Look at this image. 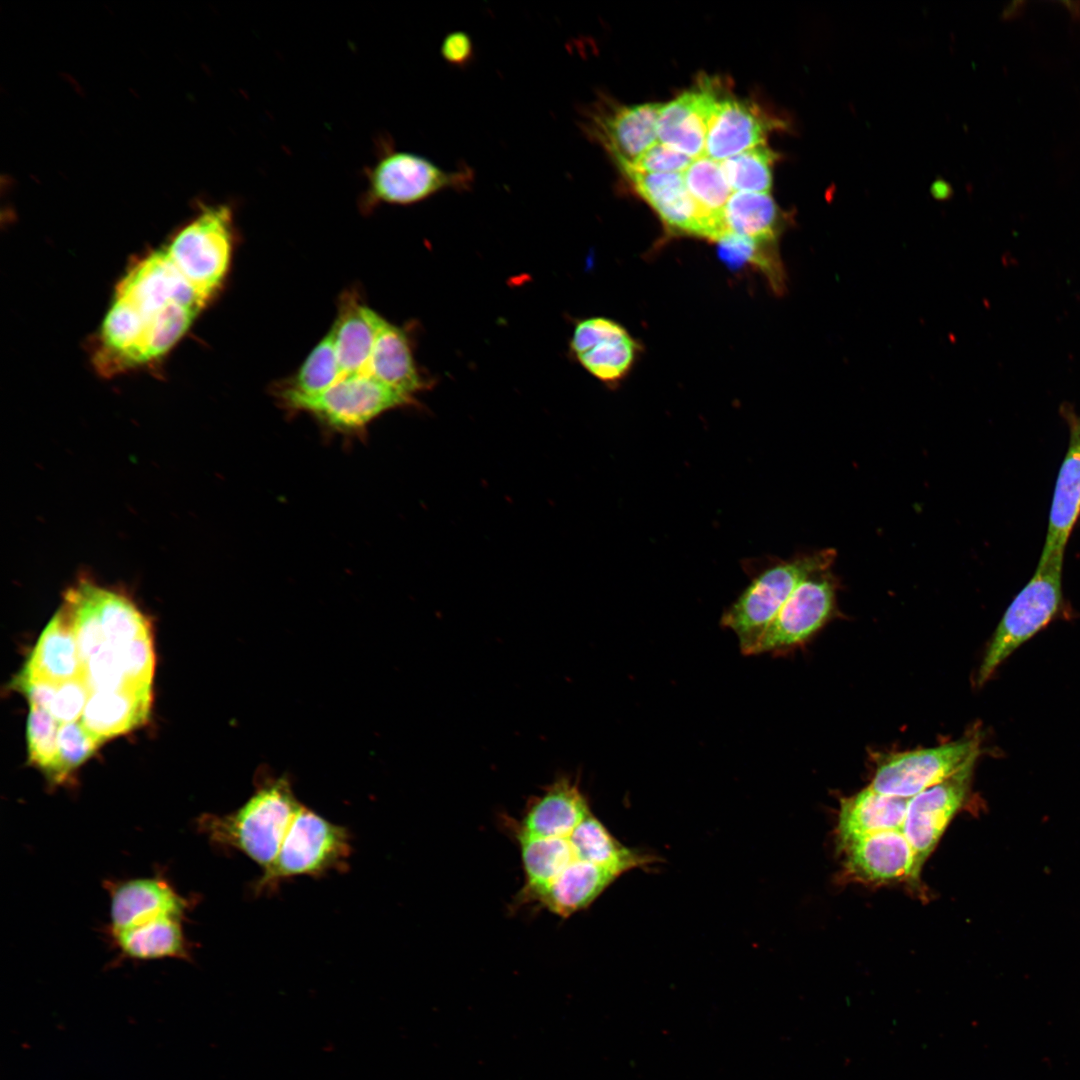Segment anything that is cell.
I'll list each match as a JSON object with an SVG mask.
<instances>
[{"mask_svg": "<svg viewBox=\"0 0 1080 1080\" xmlns=\"http://www.w3.org/2000/svg\"><path fill=\"white\" fill-rule=\"evenodd\" d=\"M209 300L164 247L147 255L119 282L97 338V370L112 376L160 359Z\"/></svg>", "mask_w": 1080, "mask_h": 1080, "instance_id": "1", "label": "cell"}, {"mask_svg": "<svg viewBox=\"0 0 1080 1080\" xmlns=\"http://www.w3.org/2000/svg\"><path fill=\"white\" fill-rule=\"evenodd\" d=\"M300 806L285 777H264L240 808L201 816L197 826L215 847L240 852L263 870L276 857Z\"/></svg>", "mask_w": 1080, "mask_h": 1080, "instance_id": "2", "label": "cell"}, {"mask_svg": "<svg viewBox=\"0 0 1080 1080\" xmlns=\"http://www.w3.org/2000/svg\"><path fill=\"white\" fill-rule=\"evenodd\" d=\"M364 178L360 208L369 212L381 204L410 205L447 189H470L474 173L467 166L446 170L422 155L397 150L390 139L382 138Z\"/></svg>", "mask_w": 1080, "mask_h": 1080, "instance_id": "3", "label": "cell"}, {"mask_svg": "<svg viewBox=\"0 0 1080 1080\" xmlns=\"http://www.w3.org/2000/svg\"><path fill=\"white\" fill-rule=\"evenodd\" d=\"M352 853L351 834L301 805L296 812L272 863L254 882L255 894L272 892L289 879L319 877L345 870Z\"/></svg>", "mask_w": 1080, "mask_h": 1080, "instance_id": "4", "label": "cell"}, {"mask_svg": "<svg viewBox=\"0 0 1080 1080\" xmlns=\"http://www.w3.org/2000/svg\"><path fill=\"white\" fill-rule=\"evenodd\" d=\"M1063 563L1064 554L1040 557L1031 579L1008 606L994 632L978 669V686L985 684L1006 658L1061 611Z\"/></svg>", "mask_w": 1080, "mask_h": 1080, "instance_id": "5", "label": "cell"}, {"mask_svg": "<svg viewBox=\"0 0 1080 1080\" xmlns=\"http://www.w3.org/2000/svg\"><path fill=\"white\" fill-rule=\"evenodd\" d=\"M835 559L834 549H822L779 563L752 581L721 621L736 634L745 655H749L794 589L809 576L830 570Z\"/></svg>", "mask_w": 1080, "mask_h": 1080, "instance_id": "6", "label": "cell"}, {"mask_svg": "<svg viewBox=\"0 0 1080 1080\" xmlns=\"http://www.w3.org/2000/svg\"><path fill=\"white\" fill-rule=\"evenodd\" d=\"M292 411L313 416L327 429L347 435L361 434L385 412L408 406L414 399L382 384L370 376H347L314 396L279 399Z\"/></svg>", "mask_w": 1080, "mask_h": 1080, "instance_id": "7", "label": "cell"}, {"mask_svg": "<svg viewBox=\"0 0 1080 1080\" xmlns=\"http://www.w3.org/2000/svg\"><path fill=\"white\" fill-rule=\"evenodd\" d=\"M234 228L231 206L208 205L164 246L176 265L209 299L222 287L228 273Z\"/></svg>", "mask_w": 1080, "mask_h": 1080, "instance_id": "8", "label": "cell"}, {"mask_svg": "<svg viewBox=\"0 0 1080 1080\" xmlns=\"http://www.w3.org/2000/svg\"><path fill=\"white\" fill-rule=\"evenodd\" d=\"M979 753V737L972 735L936 747L890 754L879 762L870 787L909 799L977 760Z\"/></svg>", "mask_w": 1080, "mask_h": 1080, "instance_id": "9", "label": "cell"}, {"mask_svg": "<svg viewBox=\"0 0 1080 1080\" xmlns=\"http://www.w3.org/2000/svg\"><path fill=\"white\" fill-rule=\"evenodd\" d=\"M661 107L659 103L624 105L600 96L584 110L581 128L621 170L658 142Z\"/></svg>", "mask_w": 1080, "mask_h": 1080, "instance_id": "10", "label": "cell"}, {"mask_svg": "<svg viewBox=\"0 0 1080 1080\" xmlns=\"http://www.w3.org/2000/svg\"><path fill=\"white\" fill-rule=\"evenodd\" d=\"M621 173L671 232L715 241L727 233L724 216L711 215L700 207L687 189L683 172Z\"/></svg>", "mask_w": 1080, "mask_h": 1080, "instance_id": "11", "label": "cell"}, {"mask_svg": "<svg viewBox=\"0 0 1080 1080\" xmlns=\"http://www.w3.org/2000/svg\"><path fill=\"white\" fill-rule=\"evenodd\" d=\"M835 582L830 570L815 573L792 592L749 655L773 652L803 642L831 615Z\"/></svg>", "mask_w": 1080, "mask_h": 1080, "instance_id": "12", "label": "cell"}, {"mask_svg": "<svg viewBox=\"0 0 1080 1080\" xmlns=\"http://www.w3.org/2000/svg\"><path fill=\"white\" fill-rule=\"evenodd\" d=\"M976 761L909 798L902 832L914 850L919 872L966 800Z\"/></svg>", "mask_w": 1080, "mask_h": 1080, "instance_id": "13", "label": "cell"}, {"mask_svg": "<svg viewBox=\"0 0 1080 1080\" xmlns=\"http://www.w3.org/2000/svg\"><path fill=\"white\" fill-rule=\"evenodd\" d=\"M570 350L592 376L616 384L630 372L639 345L616 321L592 317L576 324Z\"/></svg>", "mask_w": 1080, "mask_h": 1080, "instance_id": "14", "label": "cell"}, {"mask_svg": "<svg viewBox=\"0 0 1080 1080\" xmlns=\"http://www.w3.org/2000/svg\"><path fill=\"white\" fill-rule=\"evenodd\" d=\"M722 88L719 80L703 78L697 86L662 105L657 121L658 142L692 159L704 156L709 122Z\"/></svg>", "mask_w": 1080, "mask_h": 1080, "instance_id": "15", "label": "cell"}, {"mask_svg": "<svg viewBox=\"0 0 1080 1080\" xmlns=\"http://www.w3.org/2000/svg\"><path fill=\"white\" fill-rule=\"evenodd\" d=\"M783 127L756 104L739 99L722 88L709 122L705 155L723 161L755 146L766 144L768 134Z\"/></svg>", "mask_w": 1080, "mask_h": 1080, "instance_id": "16", "label": "cell"}, {"mask_svg": "<svg viewBox=\"0 0 1080 1080\" xmlns=\"http://www.w3.org/2000/svg\"><path fill=\"white\" fill-rule=\"evenodd\" d=\"M846 871L871 884L917 881L916 856L902 830H888L859 838L841 849Z\"/></svg>", "mask_w": 1080, "mask_h": 1080, "instance_id": "17", "label": "cell"}, {"mask_svg": "<svg viewBox=\"0 0 1080 1080\" xmlns=\"http://www.w3.org/2000/svg\"><path fill=\"white\" fill-rule=\"evenodd\" d=\"M1069 429L1068 447L1054 487L1048 528L1040 557L1064 554L1080 519V415L1064 402L1059 409Z\"/></svg>", "mask_w": 1080, "mask_h": 1080, "instance_id": "18", "label": "cell"}, {"mask_svg": "<svg viewBox=\"0 0 1080 1080\" xmlns=\"http://www.w3.org/2000/svg\"><path fill=\"white\" fill-rule=\"evenodd\" d=\"M591 813L576 780L570 776H560L546 786L540 795L528 801L521 820L514 825V836H569Z\"/></svg>", "mask_w": 1080, "mask_h": 1080, "instance_id": "19", "label": "cell"}, {"mask_svg": "<svg viewBox=\"0 0 1080 1080\" xmlns=\"http://www.w3.org/2000/svg\"><path fill=\"white\" fill-rule=\"evenodd\" d=\"M111 932L164 916L185 918L190 903L161 877L128 880L110 887Z\"/></svg>", "mask_w": 1080, "mask_h": 1080, "instance_id": "20", "label": "cell"}, {"mask_svg": "<svg viewBox=\"0 0 1080 1080\" xmlns=\"http://www.w3.org/2000/svg\"><path fill=\"white\" fill-rule=\"evenodd\" d=\"M382 316L361 301L352 291L338 303L331 330L340 378L371 376L370 360Z\"/></svg>", "mask_w": 1080, "mask_h": 1080, "instance_id": "21", "label": "cell"}, {"mask_svg": "<svg viewBox=\"0 0 1080 1080\" xmlns=\"http://www.w3.org/2000/svg\"><path fill=\"white\" fill-rule=\"evenodd\" d=\"M908 801L877 792L870 786L843 798L836 827L839 848L871 834L902 830Z\"/></svg>", "mask_w": 1080, "mask_h": 1080, "instance_id": "22", "label": "cell"}, {"mask_svg": "<svg viewBox=\"0 0 1080 1080\" xmlns=\"http://www.w3.org/2000/svg\"><path fill=\"white\" fill-rule=\"evenodd\" d=\"M21 672L56 684L83 678L72 618L63 604L43 630Z\"/></svg>", "mask_w": 1080, "mask_h": 1080, "instance_id": "23", "label": "cell"}, {"mask_svg": "<svg viewBox=\"0 0 1080 1080\" xmlns=\"http://www.w3.org/2000/svg\"><path fill=\"white\" fill-rule=\"evenodd\" d=\"M371 376L414 399L426 381L414 360L406 332L382 317L370 360Z\"/></svg>", "mask_w": 1080, "mask_h": 1080, "instance_id": "24", "label": "cell"}, {"mask_svg": "<svg viewBox=\"0 0 1080 1080\" xmlns=\"http://www.w3.org/2000/svg\"><path fill=\"white\" fill-rule=\"evenodd\" d=\"M617 875L593 863H571L532 902L551 913L567 918L588 908L616 879Z\"/></svg>", "mask_w": 1080, "mask_h": 1080, "instance_id": "25", "label": "cell"}, {"mask_svg": "<svg viewBox=\"0 0 1080 1080\" xmlns=\"http://www.w3.org/2000/svg\"><path fill=\"white\" fill-rule=\"evenodd\" d=\"M151 703V691L92 692L79 721L103 742L143 724L149 716Z\"/></svg>", "mask_w": 1080, "mask_h": 1080, "instance_id": "26", "label": "cell"}, {"mask_svg": "<svg viewBox=\"0 0 1080 1080\" xmlns=\"http://www.w3.org/2000/svg\"><path fill=\"white\" fill-rule=\"evenodd\" d=\"M579 860L603 867L618 877L658 862L655 855L621 844L592 813L569 836Z\"/></svg>", "mask_w": 1080, "mask_h": 1080, "instance_id": "27", "label": "cell"}, {"mask_svg": "<svg viewBox=\"0 0 1080 1080\" xmlns=\"http://www.w3.org/2000/svg\"><path fill=\"white\" fill-rule=\"evenodd\" d=\"M569 836L515 837L525 875L524 885L516 897L518 904H532L571 863L579 860Z\"/></svg>", "mask_w": 1080, "mask_h": 1080, "instance_id": "28", "label": "cell"}, {"mask_svg": "<svg viewBox=\"0 0 1080 1080\" xmlns=\"http://www.w3.org/2000/svg\"><path fill=\"white\" fill-rule=\"evenodd\" d=\"M183 919L164 916L113 932L112 935L120 952L131 959H189V943L184 934Z\"/></svg>", "mask_w": 1080, "mask_h": 1080, "instance_id": "29", "label": "cell"}, {"mask_svg": "<svg viewBox=\"0 0 1080 1080\" xmlns=\"http://www.w3.org/2000/svg\"><path fill=\"white\" fill-rule=\"evenodd\" d=\"M727 232L776 244L785 219L770 193L733 192L723 210Z\"/></svg>", "mask_w": 1080, "mask_h": 1080, "instance_id": "30", "label": "cell"}, {"mask_svg": "<svg viewBox=\"0 0 1080 1080\" xmlns=\"http://www.w3.org/2000/svg\"><path fill=\"white\" fill-rule=\"evenodd\" d=\"M98 614L105 642L122 645L150 634V625L125 595L96 585Z\"/></svg>", "mask_w": 1080, "mask_h": 1080, "instance_id": "31", "label": "cell"}, {"mask_svg": "<svg viewBox=\"0 0 1080 1080\" xmlns=\"http://www.w3.org/2000/svg\"><path fill=\"white\" fill-rule=\"evenodd\" d=\"M720 256L729 264H749L759 269L776 293L785 288V271L776 244H768L734 233H726L718 241Z\"/></svg>", "mask_w": 1080, "mask_h": 1080, "instance_id": "32", "label": "cell"}, {"mask_svg": "<svg viewBox=\"0 0 1080 1080\" xmlns=\"http://www.w3.org/2000/svg\"><path fill=\"white\" fill-rule=\"evenodd\" d=\"M777 154L761 144L721 161L733 192L770 193Z\"/></svg>", "mask_w": 1080, "mask_h": 1080, "instance_id": "33", "label": "cell"}, {"mask_svg": "<svg viewBox=\"0 0 1080 1080\" xmlns=\"http://www.w3.org/2000/svg\"><path fill=\"white\" fill-rule=\"evenodd\" d=\"M688 191L707 213L723 217L724 207L733 191L721 163L706 155L694 159L683 172Z\"/></svg>", "mask_w": 1080, "mask_h": 1080, "instance_id": "34", "label": "cell"}, {"mask_svg": "<svg viewBox=\"0 0 1080 1080\" xmlns=\"http://www.w3.org/2000/svg\"><path fill=\"white\" fill-rule=\"evenodd\" d=\"M60 723L42 708L31 706L27 720L29 759L53 784L58 764Z\"/></svg>", "mask_w": 1080, "mask_h": 1080, "instance_id": "35", "label": "cell"}, {"mask_svg": "<svg viewBox=\"0 0 1080 1080\" xmlns=\"http://www.w3.org/2000/svg\"><path fill=\"white\" fill-rule=\"evenodd\" d=\"M102 742L78 720L60 724L58 732V764L53 784H63L71 773L85 762Z\"/></svg>", "mask_w": 1080, "mask_h": 1080, "instance_id": "36", "label": "cell"}, {"mask_svg": "<svg viewBox=\"0 0 1080 1080\" xmlns=\"http://www.w3.org/2000/svg\"><path fill=\"white\" fill-rule=\"evenodd\" d=\"M83 679L90 693L97 691H151L129 684L121 666L117 645H105L83 664Z\"/></svg>", "mask_w": 1080, "mask_h": 1080, "instance_id": "37", "label": "cell"}, {"mask_svg": "<svg viewBox=\"0 0 1080 1080\" xmlns=\"http://www.w3.org/2000/svg\"><path fill=\"white\" fill-rule=\"evenodd\" d=\"M117 650L129 684L138 689L151 690L154 667L151 635L117 645Z\"/></svg>", "mask_w": 1080, "mask_h": 1080, "instance_id": "38", "label": "cell"}, {"mask_svg": "<svg viewBox=\"0 0 1080 1080\" xmlns=\"http://www.w3.org/2000/svg\"><path fill=\"white\" fill-rule=\"evenodd\" d=\"M694 159L663 144L656 142L648 148L632 165L620 170H634L643 173H682Z\"/></svg>", "mask_w": 1080, "mask_h": 1080, "instance_id": "39", "label": "cell"}, {"mask_svg": "<svg viewBox=\"0 0 1080 1080\" xmlns=\"http://www.w3.org/2000/svg\"><path fill=\"white\" fill-rule=\"evenodd\" d=\"M90 690L83 678L60 683L49 712L60 723L80 720Z\"/></svg>", "mask_w": 1080, "mask_h": 1080, "instance_id": "40", "label": "cell"}, {"mask_svg": "<svg viewBox=\"0 0 1080 1080\" xmlns=\"http://www.w3.org/2000/svg\"><path fill=\"white\" fill-rule=\"evenodd\" d=\"M440 53L448 63L462 66L473 56L472 39L466 32L453 31L443 39Z\"/></svg>", "mask_w": 1080, "mask_h": 1080, "instance_id": "41", "label": "cell"}]
</instances>
